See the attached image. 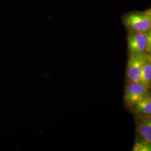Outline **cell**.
Wrapping results in <instances>:
<instances>
[{
  "mask_svg": "<svg viewBox=\"0 0 151 151\" xmlns=\"http://www.w3.org/2000/svg\"><path fill=\"white\" fill-rule=\"evenodd\" d=\"M123 22L129 32H148L151 30V9L128 14L124 16Z\"/></svg>",
  "mask_w": 151,
  "mask_h": 151,
  "instance_id": "1",
  "label": "cell"
},
{
  "mask_svg": "<svg viewBox=\"0 0 151 151\" xmlns=\"http://www.w3.org/2000/svg\"><path fill=\"white\" fill-rule=\"evenodd\" d=\"M151 34V30L146 33L129 32L127 41L130 54L150 53Z\"/></svg>",
  "mask_w": 151,
  "mask_h": 151,
  "instance_id": "2",
  "label": "cell"
},
{
  "mask_svg": "<svg viewBox=\"0 0 151 151\" xmlns=\"http://www.w3.org/2000/svg\"><path fill=\"white\" fill-rule=\"evenodd\" d=\"M148 96H150L149 87L140 83L127 82L125 87L124 99L128 106L133 108L138 101Z\"/></svg>",
  "mask_w": 151,
  "mask_h": 151,
  "instance_id": "3",
  "label": "cell"
},
{
  "mask_svg": "<svg viewBox=\"0 0 151 151\" xmlns=\"http://www.w3.org/2000/svg\"><path fill=\"white\" fill-rule=\"evenodd\" d=\"M146 54L147 53L142 54H130L126 71L128 81L140 83L142 66Z\"/></svg>",
  "mask_w": 151,
  "mask_h": 151,
  "instance_id": "4",
  "label": "cell"
},
{
  "mask_svg": "<svg viewBox=\"0 0 151 151\" xmlns=\"http://www.w3.org/2000/svg\"><path fill=\"white\" fill-rule=\"evenodd\" d=\"M136 132L140 139L151 144V119L150 116H142L136 122Z\"/></svg>",
  "mask_w": 151,
  "mask_h": 151,
  "instance_id": "5",
  "label": "cell"
},
{
  "mask_svg": "<svg viewBox=\"0 0 151 151\" xmlns=\"http://www.w3.org/2000/svg\"><path fill=\"white\" fill-rule=\"evenodd\" d=\"M151 82V58L150 53H147L143 62L140 72V83L147 86H150Z\"/></svg>",
  "mask_w": 151,
  "mask_h": 151,
  "instance_id": "6",
  "label": "cell"
},
{
  "mask_svg": "<svg viewBox=\"0 0 151 151\" xmlns=\"http://www.w3.org/2000/svg\"><path fill=\"white\" fill-rule=\"evenodd\" d=\"M136 113L142 116H150L151 114V97L148 96L141 99L133 106Z\"/></svg>",
  "mask_w": 151,
  "mask_h": 151,
  "instance_id": "7",
  "label": "cell"
},
{
  "mask_svg": "<svg viewBox=\"0 0 151 151\" xmlns=\"http://www.w3.org/2000/svg\"><path fill=\"white\" fill-rule=\"evenodd\" d=\"M134 151H151V143L142 139L136 140L133 148Z\"/></svg>",
  "mask_w": 151,
  "mask_h": 151,
  "instance_id": "8",
  "label": "cell"
}]
</instances>
